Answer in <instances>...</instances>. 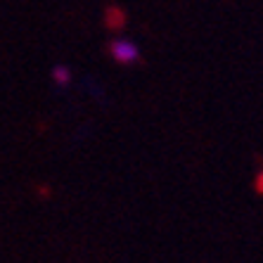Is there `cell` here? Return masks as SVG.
<instances>
[{
  "instance_id": "cell-1",
  "label": "cell",
  "mask_w": 263,
  "mask_h": 263,
  "mask_svg": "<svg viewBox=\"0 0 263 263\" xmlns=\"http://www.w3.org/2000/svg\"><path fill=\"white\" fill-rule=\"evenodd\" d=\"M111 55L117 62H133L138 60V48L128 41H117V43L111 45Z\"/></svg>"
},
{
  "instance_id": "cell-2",
  "label": "cell",
  "mask_w": 263,
  "mask_h": 263,
  "mask_svg": "<svg viewBox=\"0 0 263 263\" xmlns=\"http://www.w3.org/2000/svg\"><path fill=\"white\" fill-rule=\"evenodd\" d=\"M55 81H60V83H67L69 81V71L64 67H57L55 69Z\"/></svg>"
}]
</instances>
